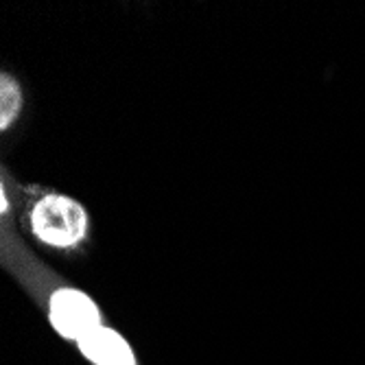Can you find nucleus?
<instances>
[{"label": "nucleus", "mask_w": 365, "mask_h": 365, "mask_svg": "<svg viewBox=\"0 0 365 365\" xmlns=\"http://www.w3.org/2000/svg\"><path fill=\"white\" fill-rule=\"evenodd\" d=\"M31 227L46 245L73 247L88 235V212L77 199L53 192L33 206Z\"/></svg>", "instance_id": "obj_1"}, {"label": "nucleus", "mask_w": 365, "mask_h": 365, "mask_svg": "<svg viewBox=\"0 0 365 365\" xmlns=\"http://www.w3.org/2000/svg\"><path fill=\"white\" fill-rule=\"evenodd\" d=\"M48 319L61 337L77 341H81L101 326V313H98L92 297L71 287L57 289L51 295Z\"/></svg>", "instance_id": "obj_2"}, {"label": "nucleus", "mask_w": 365, "mask_h": 365, "mask_svg": "<svg viewBox=\"0 0 365 365\" xmlns=\"http://www.w3.org/2000/svg\"><path fill=\"white\" fill-rule=\"evenodd\" d=\"M79 348L94 365H136V356L123 335L106 326H98L94 333L83 337Z\"/></svg>", "instance_id": "obj_3"}, {"label": "nucleus", "mask_w": 365, "mask_h": 365, "mask_svg": "<svg viewBox=\"0 0 365 365\" xmlns=\"http://www.w3.org/2000/svg\"><path fill=\"white\" fill-rule=\"evenodd\" d=\"M20 108H22L20 86L9 75H3L0 77V127L7 129L16 120Z\"/></svg>", "instance_id": "obj_4"}, {"label": "nucleus", "mask_w": 365, "mask_h": 365, "mask_svg": "<svg viewBox=\"0 0 365 365\" xmlns=\"http://www.w3.org/2000/svg\"><path fill=\"white\" fill-rule=\"evenodd\" d=\"M0 208H3V212L7 210V195H5V190H0Z\"/></svg>", "instance_id": "obj_5"}]
</instances>
